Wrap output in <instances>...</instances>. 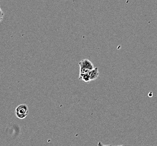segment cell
Instances as JSON below:
<instances>
[{"label": "cell", "instance_id": "obj_5", "mask_svg": "<svg viewBox=\"0 0 157 146\" xmlns=\"http://www.w3.org/2000/svg\"><path fill=\"white\" fill-rule=\"evenodd\" d=\"M4 12L0 7V22H1L4 18Z\"/></svg>", "mask_w": 157, "mask_h": 146}, {"label": "cell", "instance_id": "obj_2", "mask_svg": "<svg viewBox=\"0 0 157 146\" xmlns=\"http://www.w3.org/2000/svg\"><path fill=\"white\" fill-rule=\"evenodd\" d=\"M29 112V107L25 104H21L18 105L15 110V116L19 119H25L28 116Z\"/></svg>", "mask_w": 157, "mask_h": 146}, {"label": "cell", "instance_id": "obj_1", "mask_svg": "<svg viewBox=\"0 0 157 146\" xmlns=\"http://www.w3.org/2000/svg\"><path fill=\"white\" fill-rule=\"evenodd\" d=\"M79 66H80V73H79V76H82L86 73H88L89 71L94 68L92 62L89 61L88 59H84L81 60L79 63Z\"/></svg>", "mask_w": 157, "mask_h": 146}, {"label": "cell", "instance_id": "obj_4", "mask_svg": "<svg viewBox=\"0 0 157 146\" xmlns=\"http://www.w3.org/2000/svg\"><path fill=\"white\" fill-rule=\"evenodd\" d=\"M78 79L82 80V81L86 82V83H89L90 82H91L88 73H86V74H85L82 75V76L78 77Z\"/></svg>", "mask_w": 157, "mask_h": 146}, {"label": "cell", "instance_id": "obj_6", "mask_svg": "<svg viewBox=\"0 0 157 146\" xmlns=\"http://www.w3.org/2000/svg\"><path fill=\"white\" fill-rule=\"evenodd\" d=\"M0 1H1V0H0Z\"/></svg>", "mask_w": 157, "mask_h": 146}, {"label": "cell", "instance_id": "obj_3", "mask_svg": "<svg viewBox=\"0 0 157 146\" xmlns=\"http://www.w3.org/2000/svg\"><path fill=\"white\" fill-rule=\"evenodd\" d=\"M90 81H93L96 80L99 77V71L98 68H95L93 69L92 70H90L88 73Z\"/></svg>", "mask_w": 157, "mask_h": 146}]
</instances>
